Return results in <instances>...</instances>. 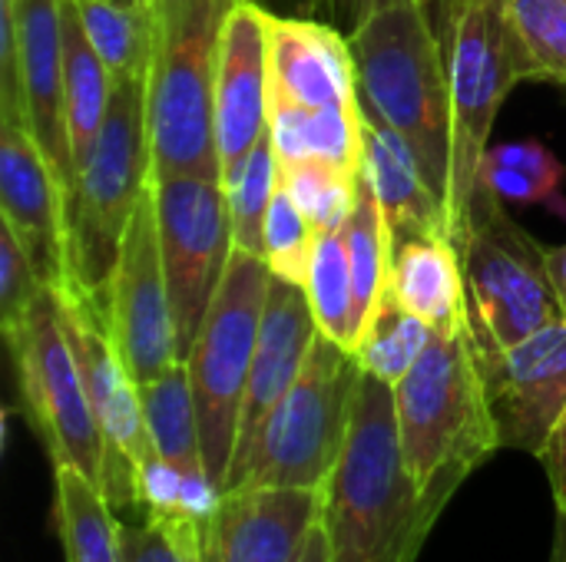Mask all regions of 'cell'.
Returning <instances> with one entry per match:
<instances>
[{
  "mask_svg": "<svg viewBox=\"0 0 566 562\" xmlns=\"http://www.w3.org/2000/svg\"><path fill=\"white\" fill-rule=\"evenodd\" d=\"M318 497L332 562H415L441 517L405 460L395 388L368 371L358 381L345 447Z\"/></svg>",
  "mask_w": 566,
  "mask_h": 562,
  "instance_id": "1",
  "label": "cell"
},
{
  "mask_svg": "<svg viewBox=\"0 0 566 562\" xmlns=\"http://www.w3.org/2000/svg\"><path fill=\"white\" fill-rule=\"evenodd\" d=\"M361 106L415 149L428 182L451 189V83L434 0H375L348 33Z\"/></svg>",
  "mask_w": 566,
  "mask_h": 562,
  "instance_id": "2",
  "label": "cell"
},
{
  "mask_svg": "<svg viewBox=\"0 0 566 562\" xmlns=\"http://www.w3.org/2000/svg\"><path fill=\"white\" fill-rule=\"evenodd\" d=\"M405 460L424 497L444 513L458 487L501 450L471 328L434 331L415 368L395 384Z\"/></svg>",
  "mask_w": 566,
  "mask_h": 562,
  "instance_id": "3",
  "label": "cell"
},
{
  "mask_svg": "<svg viewBox=\"0 0 566 562\" xmlns=\"http://www.w3.org/2000/svg\"><path fill=\"white\" fill-rule=\"evenodd\" d=\"M242 0H156L146 76L153 176L222 179L216 142V76L229 13Z\"/></svg>",
  "mask_w": 566,
  "mask_h": 562,
  "instance_id": "4",
  "label": "cell"
},
{
  "mask_svg": "<svg viewBox=\"0 0 566 562\" xmlns=\"http://www.w3.org/2000/svg\"><path fill=\"white\" fill-rule=\"evenodd\" d=\"M153 182L146 123V76L113 79V99L99 139L66 202V291L86 298L103 318L113 272L136 205Z\"/></svg>",
  "mask_w": 566,
  "mask_h": 562,
  "instance_id": "5",
  "label": "cell"
},
{
  "mask_svg": "<svg viewBox=\"0 0 566 562\" xmlns=\"http://www.w3.org/2000/svg\"><path fill=\"white\" fill-rule=\"evenodd\" d=\"M451 83V238L461 248L494 119L517 83H534L504 0H434Z\"/></svg>",
  "mask_w": 566,
  "mask_h": 562,
  "instance_id": "6",
  "label": "cell"
},
{
  "mask_svg": "<svg viewBox=\"0 0 566 562\" xmlns=\"http://www.w3.org/2000/svg\"><path fill=\"white\" fill-rule=\"evenodd\" d=\"M547 255L551 248L517 225L491 189H478L461 245L468 328L478 354L507 351L564 321Z\"/></svg>",
  "mask_w": 566,
  "mask_h": 562,
  "instance_id": "7",
  "label": "cell"
},
{
  "mask_svg": "<svg viewBox=\"0 0 566 562\" xmlns=\"http://www.w3.org/2000/svg\"><path fill=\"white\" fill-rule=\"evenodd\" d=\"M269 265L259 255L232 252L226 278L186 358L199 414L202 454L212 487L222 494L239 441V417L255 358L262 308L269 298Z\"/></svg>",
  "mask_w": 566,
  "mask_h": 562,
  "instance_id": "8",
  "label": "cell"
},
{
  "mask_svg": "<svg viewBox=\"0 0 566 562\" xmlns=\"http://www.w3.org/2000/svg\"><path fill=\"white\" fill-rule=\"evenodd\" d=\"M3 338L23 414L43 441L50 464L73 467L103 490L106 447L63 325L60 288H43L23 318L3 328Z\"/></svg>",
  "mask_w": 566,
  "mask_h": 562,
  "instance_id": "9",
  "label": "cell"
},
{
  "mask_svg": "<svg viewBox=\"0 0 566 562\" xmlns=\"http://www.w3.org/2000/svg\"><path fill=\"white\" fill-rule=\"evenodd\" d=\"M358 381V358L318 331L295 384L272 411L242 484L318 490L345 447Z\"/></svg>",
  "mask_w": 566,
  "mask_h": 562,
  "instance_id": "10",
  "label": "cell"
},
{
  "mask_svg": "<svg viewBox=\"0 0 566 562\" xmlns=\"http://www.w3.org/2000/svg\"><path fill=\"white\" fill-rule=\"evenodd\" d=\"M153 199L176 344L186 364L235 252L229 195L222 179L153 176Z\"/></svg>",
  "mask_w": 566,
  "mask_h": 562,
  "instance_id": "11",
  "label": "cell"
},
{
  "mask_svg": "<svg viewBox=\"0 0 566 562\" xmlns=\"http://www.w3.org/2000/svg\"><path fill=\"white\" fill-rule=\"evenodd\" d=\"M103 325L116 344L119 361L126 364L136 384L156 381L172 364H179L169 285L163 272V252H159L153 182L126 229L113 285H109V298H106V311H103Z\"/></svg>",
  "mask_w": 566,
  "mask_h": 562,
  "instance_id": "12",
  "label": "cell"
},
{
  "mask_svg": "<svg viewBox=\"0 0 566 562\" xmlns=\"http://www.w3.org/2000/svg\"><path fill=\"white\" fill-rule=\"evenodd\" d=\"M478 364L501 447L541 457L566 411V318Z\"/></svg>",
  "mask_w": 566,
  "mask_h": 562,
  "instance_id": "13",
  "label": "cell"
},
{
  "mask_svg": "<svg viewBox=\"0 0 566 562\" xmlns=\"http://www.w3.org/2000/svg\"><path fill=\"white\" fill-rule=\"evenodd\" d=\"M322 520L318 490L242 484L202 520L206 562H298Z\"/></svg>",
  "mask_w": 566,
  "mask_h": 562,
  "instance_id": "14",
  "label": "cell"
},
{
  "mask_svg": "<svg viewBox=\"0 0 566 562\" xmlns=\"http://www.w3.org/2000/svg\"><path fill=\"white\" fill-rule=\"evenodd\" d=\"M17 30V73L23 123L50 162L63 199L76 189V162L66 126L63 83V0H0Z\"/></svg>",
  "mask_w": 566,
  "mask_h": 562,
  "instance_id": "15",
  "label": "cell"
},
{
  "mask_svg": "<svg viewBox=\"0 0 566 562\" xmlns=\"http://www.w3.org/2000/svg\"><path fill=\"white\" fill-rule=\"evenodd\" d=\"M315 335H318V321L312 315L305 288L272 275L269 278V298H265V308H262V325H259V341H255V358H252V371H249V388H245L242 417H239V441H235V457H232V467H229L226 490H232V487H239L245 480V470H249V464L255 457L262 431H265L272 411L279 407V401L295 384Z\"/></svg>",
  "mask_w": 566,
  "mask_h": 562,
  "instance_id": "16",
  "label": "cell"
},
{
  "mask_svg": "<svg viewBox=\"0 0 566 562\" xmlns=\"http://www.w3.org/2000/svg\"><path fill=\"white\" fill-rule=\"evenodd\" d=\"M269 132V10L242 0L226 20L216 76V142L229 189Z\"/></svg>",
  "mask_w": 566,
  "mask_h": 562,
  "instance_id": "17",
  "label": "cell"
},
{
  "mask_svg": "<svg viewBox=\"0 0 566 562\" xmlns=\"http://www.w3.org/2000/svg\"><path fill=\"white\" fill-rule=\"evenodd\" d=\"M0 222L13 229L50 288L70 285L66 199L27 123L0 116Z\"/></svg>",
  "mask_w": 566,
  "mask_h": 562,
  "instance_id": "18",
  "label": "cell"
},
{
  "mask_svg": "<svg viewBox=\"0 0 566 562\" xmlns=\"http://www.w3.org/2000/svg\"><path fill=\"white\" fill-rule=\"evenodd\" d=\"M269 106L298 113L358 109L348 33L325 20L269 13Z\"/></svg>",
  "mask_w": 566,
  "mask_h": 562,
  "instance_id": "19",
  "label": "cell"
},
{
  "mask_svg": "<svg viewBox=\"0 0 566 562\" xmlns=\"http://www.w3.org/2000/svg\"><path fill=\"white\" fill-rule=\"evenodd\" d=\"M361 172L381 202V212L391 229V242L418 238V235H451L448 202L428 182L415 149L368 106H365Z\"/></svg>",
  "mask_w": 566,
  "mask_h": 562,
  "instance_id": "20",
  "label": "cell"
},
{
  "mask_svg": "<svg viewBox=\"0 0 566 562\" xmlns=\"http://www.w3.org/2000/svg\"><path fill=\"white\" fill-rule=\"evenodd\" d=\"M388 291L434 331L468 328L464 258L451 235H418L391 242Z\"/></svg>",
  "mask_w": 566,
  "mask_h": 562,
  "instance_id": "21",
  "label": "cell"
},
{
  "mask_svg": "<svg viewBox=\"0 0 566 562\" xmlns=\"http://www.w3.org/2000/svg\"><path fill=\"white\" fill-rule=\"evenodd\" d=\"M63 83H66V126L76 176L86 166L113 99V76L93 50L73 0H63Z\"/></svg>",
  "mask_w": 566,
  "mask_h": 562,
  "instance_id": "22",
  "label": "cell"
},
{
  "mask_svg": "<svg viewBox=\"0 0 566 562\" xmlns=\"http://www.w3.org/2000/svg\"><path fill=\"white\" fill-rule=\"evenodd\" d=\"M53 507L66 562H123L116 507L73 467H53Z\"/></svg>",
  "mask_w": 566,
  "mask_h": 562,
  "instance_id": "23",
  "label": "cell"
},
{
  "mask_svg": "<svg viewBox=\"0 0 566 562\" xmlns=\"http://www.w3.org/2000/svg\"><path fill=\"white\" fill-rule=\"evenodd\" d=\"M83 30L113 79L149 76L156 10L136 0H73Z\"/></svg>",
  "mask_w": 566,
  "mask_h": 562,
  "instance_id": "24",
  "label": "cell"
},
{
  "mask_svg": "<svg viewBox=\"0 0 566 562\" xmlns=\"http://www.w3.org/2000/svg\"><path fill=\"white\" fill-rule=\"evenodd\" d=\"M345 242H348V262H352V278H355V325L358 338L371 315L378 311L388 278H391V229L381 212V202L365 179L358 176V199L355 209L345 222ZM358 348V344H355Z\"/></svg>",
  "mask_w": 566,
  "mask_h": 562,
  "instance_id": "25",
  "label": "cell"
},
{
  "mask_svg": "<svg viewBox=\"0 0 566 562\" xmlns=\"http://www.w3.org/2000/svg\"><path fill=\"white\" fill-rule=\"evenodd\" d=\"M564 162L541 142H507L484 152L478 189H491L501 202H541L566 215Z\"/></svg>",
  "mask_w": 566,
  "mask_h": 562,
  "instance_id": "26",
  "label": "cell"
},
{
  "mask_svg": "<svg viewBox=\"0 0 566 562\" xmlns=\"http://www.w3.org/2000/svg\"><path fill=\"white\" fill-rule=\"evenodd\" d=\"M305 295L312 305V315L318 321V331L338 341L355 354L358 344V325H355V278L348 262V242L345 229H325L315 238V255L305 282Z\"/></svg>",
  "mask_w": 566,
  "mask_h": 562,
  "instance_id": "27",
  "label": "cell"
},
{
  "mask_svg": "<svg viewBox=\"0 0 566 562\" xmlns=\"http://www.w3.org/2000/svg\"><path fill=\"white\" fill-rule=\"evenodd\" d=\"M434 328L428 321H421L418 315H411L391 291H385L378 311L371 315V321L365 325L355 358L361 364V371L388 381L391 388L415 368V361L424 354V348L431 344Z\"/></svg>",
  "mask_w": 566,
  "mask_h": 562,
  "instance_id": "28",
  "label": "cell"
},
{
  "mask_svg": "<svg viewBox=\"0 0 566 562\" xmlns=\"http://www.w3.org/2000/svg\"><path fill=\"white\" fill-rule=\"evenodd\" d=\"M358 176L361 172H352L328 159H298L285 166L279 162V182L318 232L345 229L358 199Z\"/></svg>",
  "mask_w": 566,
  "mask_h": 562,
  "instance_id": "29",
  "label": "cell"
},
{
  "mask_svg": "<svg viewBox=\"0 0 566 562\" xmlns=\"http://www.w3.org/2000/svg\"><path fill=\"white\" fill-rule=\"evenodd\" d=\"M279 192V156L275 142L265 132L252 156L245 159L239 179L226 189L229 195V215H232V238L239 252L259 255L265 248V219L272 209V199Z\"/></svg>",
  "mask_w": 566,
  "mask_h": 562,
  "instance_id": "30",
  "label": "cell"
},
{
  "mask_svg": "<svg viewBox=\"0 0 566 562\" xmlns=\"http://www.w3.org/2000/svg\"><path fill=\"white\" fill-rule=\"evenodd\" d=\"M534 83L566 86V0H504Z\"/></svg>",
  "mask_w": 566,
  "mask_h": 562,
  "instance_id": "31",
  "label": "cell"
},
{
  "mask_svg": "<svg viewBox=\"0 0 566 562\" xmlns=\"http://www.w3.org/2000/svg\"><path fill=\"white\" fill-rule=\"evenodd\" d=\"M315 238H318V229L308 222V215L298 209V202L279 182V192H275L269 219H265L262 262L269 265L272 275L305 288L308 268H312V255H315Z\"/></svg>",
  "mask_w": 566,
  "mask_h": 562,
  "instance_id": "32",
  "label": "cell"
},
{
  "mask_svg": "<svg viewBox=\"0 0 566 562\" xmlns=\"http://www.w3.org/2000/svg\"><path fill=\"white\" fill-rule=\"evenodd\" d=\"M123 562H206L199 520L186 513H143L119 530Z\"/></svg>",
  "mask_w": 566,
  "mask_h": 562,
  "instance_id": "33",
  "label": "cell"
},
{
  "mask_svg": "<svg viewBox=\"0 0 566 562\" xmlns=\"http://www.w3.org/2000/svg\"><path fill=\"white\" fill-rule=\"evenodd\" d=\"M43 288L50 285L36 275L20 238L7 222H0V328L23 318V311L40 298Z\"/></svg>",
  "mask_w": 566,
  "mask_h": 562,
  "instance_id": "34",
  "label": "cell"
},
{
  "mask_svg": "<svg viewBox=\"0 0 566 562\" xmlns=\"http://www.w3.org/2000/svg\"><path fill=\"white\" fill-rule=\"evenodd\" d=\"M537 460L544 464V474L551 480V494H554L557 517H566V411L564 417H560V424L554 427L544 454Z\"/></svg>",
  "mask_w": 566,
  "mask_h": 562,
  "instance_id": "35",
  "label": "cell"
},
{
  "mask_svg": "<svg viewBox=\"0 0 566 562\" xmlns=\"http://www.w3.org/2000/svg\"><path fill=\"white\" fill-rule=\"evenodd\" d=\"M371 3L375 0H308V7L325 17V23H332L345 33H352L365 20Z\"/></svg>",
  "mask_w": 566,
  "mask_h": 562,
  "instance_id": "36",
  "label": "cell"
},
{
  "mask_svg": "<svg viewBox=\"0 0 566 562\" xmlns=\"http://www.w3.org/2000/svg\"><path fill=\"white\" fill-rule=\"evenodd\" d=\"M547 262H551V278H554V288H557V298H560V308H564L566 318V245L551 248Z\"/></svg>",
  "mask_w": 566,
  "mask_h": 562,
  "instance_id": "37",
  "label": "cell"
},
{
  "mask_svg": "<svg viewBox=\"0 0 566 562\" xmlns=\"http://www.w3.org/2000/svg\"><path fill=\"white\" fill-rule=\"evenodd\" d=\"M298 562H332L328 560V547H325V537H322V527L315 530V537L308 540V547H305V553H302V560Z\"/></svg>",
  "mask_w": 566,
  "mask_h": 562,
  "instance_id": "38",
  "label": "cell"
},
{
  "mask_svg": "<svg viewBox=\"0 0 566 562\" xmlns=\"http://www.w3.org/2000/svg\"><path fill=\"white\" fill-rule=\"evenodd\" d=\"M551 562H566V517L557 523V537H554V556Z\"/></svg>",
  "mask_w": 566,
  "mask_h": 562,
  "instance_id": "39",
  "label": "cell"
},
{
  "mask_svg": "<svg viewBox=\"0 0 566 562\" xmlns=\"http://www.w3.org/2000/svg\"><path fill=\"white\" fill-rule=\"evenodd\" d=\"M136 3H149V7H153V3H156V0H136Z\"/></svg>",
  "mask_w": 566,
  "mask_h": 562,
  "instance_id": "40",
  "label": "cell"
}]
</instances>
